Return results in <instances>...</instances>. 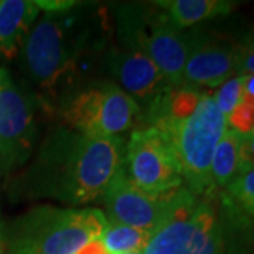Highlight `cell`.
I'll return each instance as SVG.
<instances>
[{"mask_svg": "<svg viewBox=\"0 0 254 254\" xmlns=\"http://www.w3.org/2000/svg\"><path fill=\"white\" fill-rule=\"evenodd\" d=\"M150 119L148 127L158 130L171 147L187 188L196 195L215 190L212 157L227 128L215 98L190 86L168 89L150 105Z\"/></svg>", "mask_w": 254, "mask_h": 254, "instance_id": "cell-2", "label": "cell"}, {"mask_svg": "<svg viewBox=\"0 0 254 254\" xmlns=\"http://www.w3.org/2000/svg\"><path fill=\"white\" fill-rule=\"evenodd\" d=\"M37 1L3 0L0 1V55L13 60L40 13Z\"/></svg>", "mask_w": 254, "mask_h": 254, "instance_id": "cell-13", "label": "cell"}, {"mask_svg": "<svg viewBox=\"0 0 254 254\" xmlns=\"http://www.w3.org/2000/svg\"><path fill=\"white\" fill-rule=\"evenodd\" d=\"M177 190L164 196L148 195L127 178L122 165L103 193L106 219L153 233L171 213Z\"/></svg>", "mask_w": 254, "mask_h": 254, "instance_id": "cell-9", "label": "cell"}, {"mask_svg": "<svg viewBox=\"0 0 254 254\" xmlns=\"http://www.w3.org/2000/svg\"><path fill=\"white\" fill-rule=\"evenodd\" d=\"M110 68L122 88L133 99L150 100V105L168 89L161 71L143 51L123 50L110 58Z\"/></svg>", "mask_w": 254, "mask_h": 254, "instance_id": "cell-12", "label": "cell"}, {"mask_svg": "<svg viewBox=\"0 0 254 254\" xmlns=\"http://www.w3.org/2000/svg\"><path fill=\"white\" fill-rule=\"evenodd\" d=\"M227 123L232 130L240 134H249L254 128V98L243 93L235 110L227 118Z\"/></svg>", "mask_w": 254, "mask_h": 254, "instance_id": "cell-19", "label": "cell"}, {"mask_svg": "<svg viewBox=\"0 0 254 254\" xmlns=\"http://www.w3.org/2000/svg\"><path fill=\"white\" fill-rule=\"evenodd\" d=\"M174 26L178 28L190 27L203 20L226 16L236 9V1L230 0H168L155 1Z\"/></svg>", "mask_w": 254, "mask_h": 254, "instance_id": "cell-14", "label": "cell"}, {"mask_svg": "<svg viewBox=\"0 0 254 254\" xmlns=\"http://www.w3.org/2000/svg\"><path fill=\"white\" fill-rule=\"evenodd\" d=\"M150 232H144L136 227L118 225L108 222L100 235V242L109 254L143 252L150 239Z\"/></svg>", "mask_w": 254, "mask_h": 254, "instance_id": "cell-16", "label": "cell"}, {"mask_svg": "<svg viewBox=\"0 0 254 254\" xmlns=\"http://www.w3.org/2000/svg\"><path fill=\"white\" fill-rule=\"evenodd\" d=\"M239 46L227 40H190V50L184 68L182 86L215 88L236 73Z\"/></svg>", "mask_w": 254, "mask_h": 254, "instance_id": "cell-11", "label": "cell"}, {"mask_svg": "<svg viewBox=\"0 0 254 254\" xmlns=\"http://www.w3.org/2000/svg\"><path fill=\"white\" fill-rule=\"evenodd\" d=\"M0 254H1V250H0Z\"/></svg>", "mask_w": 254, "mask_h": 254, "instance_id": "cell-27", "label": "cell"}, {"mask_svg": "<svg viewBox=\"0 0 254 254\" xmlns=\"http://www.w3.org/2000/svg\"><path fill=\"white\" fill-rule=\"evenodd\" d=\"M245 46L249 47V48H252V50H254V31L249 36V38L245 41Z\"/></svg>", "mask_w": 254, "mask_h": 254, "instance_id": "cell-24", "label": "cell"}, {"mask_svg": "<svg viewBox=\"0 0 254 254\" xmlns=\"http://www.w3.org/2000/svg\"><path fill=\"white\" fill-rule=\"evenodd\" d=\"M134 40L140 51L147 54L161 71L165 81L182 86L184 68L190 50V38L174 26L167 14L145 18L136 26Z\"/></svg>", "mask_w": 254, "mask_h": 254, "instance_id": "cell-10", "label": "cell"}, {"mask_svg": "<svg viewBox=\"0 0 254 254\" xmlns=\"http://www.w3.org/2000/svg\"><path fill=\"white\" fill-rule=\"evenodd\" d=\"M138 115L136 99L109 82L81 92L64 112L75 131L92 137H116L133 126Z\"/></svg>", "mask_w": 254, "mask_h": 254, "instance_id": "cell-6", "label": "cell"}, {"mask_svg": "<svg viewBox=\"0 0 254 254\" xmlns=\"http://www.w3.org/2000/svg\"><path fill=\"white\" fill-rule=\"evenodd\" d=\"M36 140L31 100L0 71V170L11 171L27 161Z\"/></svg>", "mask_w": 254, "mask_h": 254, "instance_id": "cell-8", "label": "cell"}, {"mask_svg": "<svg viewBox=\"0 0 254 254\" xmlns=\"http://www.w3.org/2000/svg\"><path fill=\"white\" fill-rule=\"evenodd\" d=\"M76 254H109L108 250L105 249L103 243L100 242V239L92 240L91 243H88L86 246H83L81 250Z\"/></svg>", "mask_w": 254, "mask_h": 254, "instance_id": "cell-22", "label": "cell"}, {"mask_svg": "<svg viewBox=\"0 0 254 254\" xmlns=\"http://www.w3.org/2000/svg\"><path fill=\"white\" fill-rule=\"evenodd\" d=\"M85 41L86 34L82 27L75 30L71 16L64 10L48 11L31 27L20 50L27 76L44 91H57L71 79Z\"/></svg>", "mask_w": 254, "mask_h": 254, "instance_id": "cell-5", "label": "cell"}, {"mask_svg": "<svg viewBox=\"0 0 254 254\" xmlns=\"http://www.w3.org/2000/svg\"><path fill=\"white\" fill-rule=\"evenodd\" d=\"M243 83H245V76L243 75L230 78L225 83H222L220 89L213 96L218 109L226 118V120L230 116V113L239 105V102L242 100V98H243V93H245Z\"/></svg>", "mask_w": 254, "mask_h": 254, "instance_id": "cell-18", "label": "cell"}, {"mask_svg": "<svg viewBox=\"0 0 254 254\" xmlns=\"http://www.w3.org/2000/svg\"><path fill=\"white\" fill-rule=\"evenodd\" d=\"M226 188L232 199L254 218V168L237 175Z\"/></svg>", "mask_w": 254, "mask_h": 254, "instance_id": "cell-17", "label": "cell"}, {"mask_svg": "<svg viewBox=\"0 0 254 254\" xmlns=\"http://www.w3.org/2000/svg\"><path fill=\"white\" fill-rule=\"evenodd\" d=\"M254 168V136L243 134L242 150H240V170L239 175Z\"/></svg>", "mask_w": 254, "mask_h": 254, "instance_id": "cell-20", "label": "cell"}, {"mask_svg": "<svg viewBox=\"0 0 254 254\" xmlns=\"http://www.w3.org/2000/svg\"><path fill=\"white\" fill-rule=\"evenodd\" d=\"M108 223L99 209H33L17 222L9 254H76Z\"/></svg>", "mask_w": 254, "mask_h": 254, "instance_id": "cell-4", "label": "cell"}, {"mask_svg": "<svg viewBox=\"0 0 254 254\" xmlns=\"http://www.w3.org/2000/svg\"><path fill=\"white\" fill-rule=\"evenodd\" d=\"M119 137H92L60 130L41 148L28 184L37 195L82 205L103 195L123 165Z\"/></svg>", "mask_w": 254, "mask_h": 254, "instance_id": "cell-1", "label": "cell"}, {"mask_svg": "<svg viewBox=\"0 0 254 254\" xmlns=\"http://www.w3.org/2000/svg\"><path fill=\"white\" fill-rule=\"evenodd\" d=\"M122 254H143V252H130V253H122Z\"/></svg>", "mask_w": 254, "mask_h": 254, "instance_id": "cell-25", "label": "cell"}, {"mask_svg": "<svg viewBox=\"0 0 254 254\" xmlns=\"http://www.w3.org/2000/svg\"><path fill=\"white\" fill-rule=\"evenodd\" d=\"M242 141L243 134L230 127L226 128L212 157L210 180L213 188L227 187L239 175Z\"/></svg>", "mask_w": 254, "mask_h": 254, "instance_id": "cell-15", "label": "cell"}, {"mask_svg": "<svg viewBox=\"0 0 254 254\" xmlns=\"http://www.w3.org/2000/svg\"><path fill=\"white\" fill-rule=\"evenodd\" d=\"M245 76V83H243V91L245 95L254 98V73L243 75Z\"/></svg>", "mask_w": 254, "mask_h": 254, "instance_id": "cell-23", "label": "cell"}, {"mask_svg": "<svg viewBox=\"0 0 254 254\" xmlns=\"http://www.w3.org/2000/svg\"><path fill=\"white\" fill-rule=\"evenodd\" d=\"M213 192L196 195L181 187L171 213L150 235L143 254H223V225Z\"/></svg>", "mask_w": 254, "mask_h": 254, "instance_id": "cell-3", "label": "cell"}, {"mask_svg": "<svg viewBox=\"0 0 254 254\" xmlns=\"http://www.w3.org/2000/svg\"><path fill=\"white\" fill-rule=\"evenodd\" d=\"M123 170L138 190L153 196L168 195L184 184L171 147L154 127L136 130L130 136Z\"/></svg>", "mask_w": 254, "mask_h": 254, "instance_id": "cell-7", "label": "cell"}, {"mask_svg": "<svg viewBox=\"0 0 254 254\" xmlns=\"http://www.w3.org/2000/svg\"><path fill=\"white\" fill-rule=\"evenodd\" d=\"M239 75L254 73V50L246 47L245 44L239 46V58H237V69Z\"/></svg>", "mask_w": 254, "mask_h": 254, "instance_id": "cell-21", "label": "cell"}, {"mask_svg": "<svg viewBox=\"0 0 254 254\" xmlns=\"http://www.w3.org/2000/svg\"><path fill=\"white\" fill-rule=\"evenodd\" d=\"M250 134H253V136H254V128H253V130H252V133H250Z\"/></svg>", "mask_w": 254, "mask_h": 254, "instance_id": "cell-26", "label": "cell"}]
</instances>
